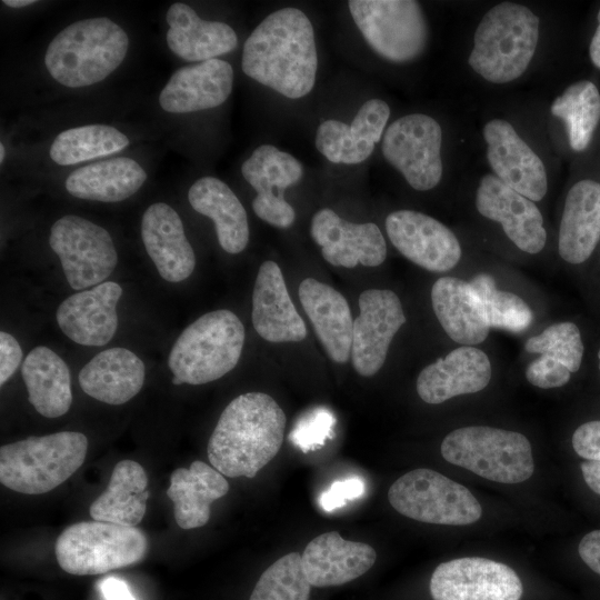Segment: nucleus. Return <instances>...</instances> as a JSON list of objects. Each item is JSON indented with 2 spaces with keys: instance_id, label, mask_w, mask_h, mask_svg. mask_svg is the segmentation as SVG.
<instances>
[{
  "instance_id": "f03ea898",
  "label": "nucleus",
  "mask_w": 600,
  "mask_h": 600,
  "mask_svg": "<svg viewBox=\"0 0 600 600\" xmlns=\"http://www.w3.org/2000/svg\"><path fill=\"white\" fill-rule=\"evenodd\" d=\"M286 421L281 407L267 393L236 397L209 439L211 466L229 478H253L279 452Z\"/></svg>"
},
{
  "instance_id": "603ef678",
  "label": "nucleus",
  "mask_w": 600,
  "mask_h": 600,
  "mask_svg": "<svg viewBox=\"0 0 600 600\" xmlns=\"http://www.w3.org/2000/svg\"><path fill=\"white\" fill-rule=\"evenodd\" d=\"M33 0H3L2 3L11 8H22L34 3Z\"/></svg>"
},
{
  "instance_id": "09e8293b",
  "label": "nucleus",
  "mask_w": 600,
  "mask_h": 600,
  "mask_svg": "<svg viewBox=\"0 0 600 600\" xmlns=\"http://www.w3.org/2000/svg\"><path fill=\"white\" fill-rule=\"evenodd\" d=\"M104 600H136L128 584L118 578L107 577L100 582Z\"/></svg>"
},
{
  "instance_id": "0eeeda50",
  "label": "nucleus",
  "mask_w": 600,
  "mask_h": 600,
  "mask_svg": "<svg viewBox=\"0 0 600 600\" xmlns=\"http://www.w3.org/2000/svg\"><path fill=\"white\" fill-rule=\"evenodd\" d=\"M450 463L501 483H519L533 473L529 440L521 433L491 427L470 426L453 430L441 443Z\"/></svg>"
},
{
  "instance_id": "c03bdc74",
  "label": "nucleus",
  "mask_w": 600,
  "mask_h": 600,
  "mask_svg": "<svg viewBox=\"0 0 600 600\" xmlns=\"http://www.w3.org/2000/svg\"><path fill=\"white\" fill-rule=\"evenodd\" d=\"M366 491V483L361 477L351 476L337 480L324 490L319 499L320 508L326 512H333L347 502L359 499Z\"/></svg>"
},
{
  "instance_id": "f8f14e48",
  "label": "nucleus",
  "mask_w": 600,
  "mask_h": 600,
  "mask_svg": "<svg viewBox=\"0 0 600 600\" xmlns=\"http://www.w3.org/2000/svg\"><path fill=\"white\" fill-rule=\"evenodd\" d=\"M442 130L423 113L394 120L382 137V154L416 190L434 188L442 177Z\"/></svg>"
},
{
  "instance_id": "4c0bfd02",
  "label": "nucleus",
  "mask_w": 600,
  "mask_h": 600,
  "mask_svg": "<svg viewBox=\"0 0 600 600\" xmlns=\"http://www.w3.org/2000/svg\"><path fill=\"white\" fill-rule=\"evenodd\" d=\"M129 139L107 124H87L60 132L51 143L49 156L57 164L71 166L123 150Z\"/></svg>"
},
{
  "instance_id": "1a4fd4ad",
  "label": "nucleus",
  "mask_w": 600,
  "mask_h": 600,
  "mask_svg": "<svg viewBox=\"0 0 600 600\" xmlns=\"http://www.w3.org/2000/svg\"><path fill=\"white\" fill-rule=\"evenodd\" d=\"M388 499L399 513L427 523L466 526L482 514L479 501L464 486L431 469L411 470L397 479Z\"/></svg>"
},
{
  "instance_id": "a878e982",
  "label": "nucleus",
  "mask_w": 600,
  "mask_h": 600,
  "mask_svg": "<svg viewBox=\"0 0 600 600\" xmlns=\"http://www.w3.org/2000/svg\"><path fill=\"white\" fill-rule=\"evenodd\" d=\"M376 559L377 553L371 546L346 540L337 531L312 539L301 554L303 571L314 587L352 581L366 573Z\"/></svg>"
},
{
  "instance_id": "49530a36",
  "label": "nucleus",
  "mask_w": 600,
  "mask_h": 600,
  "mask_svg": "<svg viewBox=\"0 0 600 600\" xmlns=\"http://www.w3.org/2000/svg\"><path fill=\"white\" fill-rule=\"evenodd\" d=\"M22 359V350L17 339L8 332H0V384L3 386L14 373Z\"/></svg>"
},
{
  "instance_id": "c756f323",
  "label": "nucleus",
  "mask_w": 600,
  "mask_h": 600,
  "mask_svg": "<svg viewBox=\"0 0 600 600\" xmlns=\"http://www.w3.org/2000/svg\"><path fill=\"white\" fill-rule=\"evenodd\" d=\"M600 240V183L580 180L569 190L559 228L558 251L572 264L589 259Z\"/></svg>"
},
{
  "instance_id": "393cba45",
  "label": "nucleus",
  "mask_w": 600,
  "mask_h": 600,
  "mask_svg": "<svg viewBox=\"0 0 600 600\" xmlns=\"http://www.w3.org/2000/svg\"><path fill=\"white\" fill-rule=\"evenodd\" d=\"M141 237L162 279L180 282L193 272V249L186 237L181 218L169 204L157 202L146 209L141 220Z\"/></svg>"
},
{
  "instance_id": "2eb2a0df",
  "label": "nucleus",
  "mask_w": 600,
  "mask_h": 600,
  "mask_svg": "<svg viewBox=\"0 0 600 600\" xmlns=\"http://www.w3.org/2000/svg\"><path fill=\"white\" fill-rule=\"evenodd\" d=\"M243 178L257 191L252 209L263 221L277 228H289L296 212L284 200V190L302 177L301 162L271 144L258 147L241 167Z\"/></svg>"
},
{
  "instance_id": "c9c22d12",
  "label": "nucleus",
  "mask_w": 600,
  "mask_h": 600,
  "mask_svg": "<svg viewBox=\"0 0 600 600\" xmlns=\"http://www.w3.org/2000/svg\"><path fill=\"white\" fill-rule=\"evenodd\" d=\"M147 487L148 477L140 463L119 461L107 489L90 506L92 520L137 527L146 513Z\"/></svg>"
},
{
  "instance_id": "2f4dec72",
  "label": "nucleus",
  "mask_w": 600,
  "mask_h": 600,
  "mask_svg": "<svg viewBox=\"0 0 600 600\" xmlns=\"http://www.w3.org/2000/svg\"><path fill=\"white\" fill-rule=\"evenodd\" d=\"M228 491L224 476L197 460L188 469L179 468L171 473L167 496L173 502L177 524L182 529H194L209 521L211 503Z\"/></svg>"
},
{
  "instance_id": "9d476101",
  "label": "nucleus",
  "mask_w": 600,
  "mask_h": 600,
  "mask_svg": "<svg viewBox=\"0 0 600 600\" xmlns=\"http://www.w3.org/2000/svg\"><path fill=\"white\" fill-rule=\"evenodd\" d=\"M350 13L367 43L382 58L407 62L424 50L428 27L412 0H351Z\"/></svg>"
},
{
  "instance_id": "20e7f679",
  "label": "nucleus",
  "mask_w": 600,
  "mask_h": 600,
  "mask_svg": "<svg viewBox=\"0 0 600 600\" xmlns=\"http://www.w3.org/2000/svg\"><path fill=\"white\" fill-rule=\"evenodd\" d=\"M539 39V18L527 7L502 2L479 22L470 67L492 83L519 78L528 68Z\"/></svg>"
},
{
  "instance_id": "79ce46f5",
  "label": "nucleus",
  "mask_w": 600,
  "mask_h": 600,
  "mask_svg": "<svg viewBox=\"0 0 600 600\" xmlns=\"http://www.w3.org/2000/svg\"><path fill=\"white\" fill-rule=\"evenodd\" d=\"M333 422L328 410L317 409L297 424L290 439L302 452L314 451L332 437Z\"/></svg>"
},
{
  "instance_id": "cd10ccee",
  "label": "nucleus",
  "mask_w": 600,
  "mask_h": 600,
  "mask_svg": "<svg viewBox=\"0 0 600 600\" xmlns=\"http://www.w3.org/2000/svg\"><path fill=\"white\" fill-rule=\"evenodd\" d=\"M143 361L126 348H110L94 356L79 372V384L91 398L112 406L123 404L141 390Z\"/></svg>"
},
{
  "instance_id": "423d86ee",
  "label": "nucleus",
  "mask_w": 600,
  "mask_h": 600,
  "mask_svg": "<svg viewBox=\"0 0 600 600\" xmlns=\"http://www.w3.org/2000/svg\"><path fill=\"white\" fill-rule=\"evenodd\" d=\"M87 449V437L76 431L29 437L3 444L0 448V481L24 494L49 492L82 466Z\"/></svg>"
},
{
  "instance_id": "4be33fe9",
  "label": "nucleus",
  "mask_w": 600,
  "mask_h": 600,
  "mask_svg": "<svg viewBox=\"0 0 600 600\" xmlns=\"http://www.w3.org/2000/svg\"><path fill=\"white\" fill-rule=\"evenodd\" d=\"M252 323L257 333L273 343L300 342L307 336L278 263H261L252 292Z\"/></svg>"
},
{
  "instance_id": "e433bc0d",
  "label": "nucleus",
  "mask_w": 600,
  "mask_h": 600,
  "mask_svg": "<svg viewBox=\"0 0 600 600\" xmlns=\"http://www.w3.org/2000/svg\"><path fill=\"white\" fill-rule=\"evenodd\" d=\"M550 112L564 122L570 147L582 151L600 121L599 90L589 80L574 82L553 100Z\"/></svg>"
},
{
  "instance_id": "37998d69",
  "label": "nucleus",
  "mask_w": 600,
  "mask_h": 600,
  "mask_svg": "<svg viewBox=\"0 0 600 600\" xmlns=\"http://www.w3.org/2000/svg\"><path fill=\"white\" fill-rule=\"evenodd\" d=\"M571 372L554 358L541 354L526 370L527 380L542 389L559 388L570 379Z\"/></svg>"
},
{
  "instance_id": "5701e85b",
  "label": "nucleus",
  "mask_w": 600,
  "mask_h": 600,
  "mask_svg": "<svg viewBox=\"0 0 600 600\" xmlns=\"http://www.w3.org/2000/svg\"><path fill=\"white\" fill-rule=\"evenodd\" d=\"M233 70L221 59L178 69L161 90L159 103L170 113H188L222 104L232 91Z\"/></svg>"
},
{
  "instance_id": "412c9836",
  "label": "nucleus",
  "mask_w": 600,
  "mask_h": 600,
  "mask_svg": "<svg viewBox=\"0 0 600 600\" xmlns=\"http://www.w3.org/2000/svg\"><path fill=\"white\" fill-rule=\"evenodd\" d=\"M390 117L388 103L380 99L366 101L352 123L323 121L316 134V147L333 163L356 164L372 153Z\"/></svg>"
},
{
  "instance_id": "7ed1b4c3",
  "label": "nucleus",
  "mask_w": 600,
  "mask_h": 600,
  "mask_svg": "<svg viewBox=\"0 0 600 600\" xmlns=\"http://www.w3.org/2000/svg\"><path fill=\"white\" fill-rule=\"evenodd\" d=\"M128 47L126 31L114 21L104 17L79 20L51 40L44 64L60 84L86 87L113 72L123 61Z\"/></svg>"
},
{
  "instance_id": "bb28decb",
  "label": "nucleus",
  "mask_w": 600,
  "mask_h": 600,
  "mask_svg": "<svg viewBox=\"0 0 600 600\" xmlns=\"http://www.w3.org/2000/svg\"><path fill=\"white\" fill-rule=\"evenodd\" d=\"M299 298L330 359L346 363L351 356L353 321L346 298L313 278L299 286Z\"/></svg>"
},
{
  "instance_id": "39448f33",
  "label": "nucleus",
  "mask_w": 600,
  "mask_h": 600,
  "mask_svg": "<svg viewBox=\"0 0 600 600\" xmlns=\"http://www.w3.org/2000/svg\"><path fill=\"white\" fill-rule=\"evenodd\" d=\"M244 327L232 311L214 310L189 324L173 343L168 366L176 386L220 379L238 363Z\"/></svg>"
},
{
  "instance_id": "ea45409f",
  "label": "nucleus",
  "mask_w": 600,
  "mask_h": 600,
  "mask_svg": "<svg viewBox=\"0 0 600 600\" xmlns=\"http://www.w3.org/2000/svg\"><path fill=\"white\" fill-rule=\"evenodd\" d=\"M310 587L301 554L291 552L261 574L249 600H309Z\"/></svg>"
},
{
  "instance_id": "c85d7f7f",
  "label": "nucleus",
  "mask_w": 600,
  "mask_h": 600,
  "mask_svg": "<svg viewBox=\"0 0 600 600\" xmlns=\"http://www.w3.org/2000/svg\"><path fill=\"white\" fill-rule=\"evenodd\" d=\"M169 49L187 61H206L226 54L238 46L234 30L221 21H207L188 4L176 2L166 16Z\"/></svg>"
},
{
  "instance_id": "a18cd8bd",
  "label": "nucleus",
  "mask_w": 600,
  "mask_h": 600,
  "mask_svg": "<svg viewBox=\"0 0 600 600\" xmlns=\"http://www.w3.org/2000/svg\"><path fill=\"white\" fill-rule=\"evenodd\" d=\"M572 447L586 460L600 461V420L579 426L572 436Z\"/></svg>"
},
{
  "instance_id": "ddd939ff",
  "label": "nucleus",
  "mask_w": 600,
  "mask_h": 600,
  "mask_svg": "<svg viewBox=\"0 0 600 600\" xmlns=\"http://www.w3.org/2000/svg\"><path fill=\"white\" fill-rule=\"evenodd\" d=\"M522 583L509 566L486 558L439 564L430 580L433 600H520Z\"/></svg>"
},
{
  "instance_id": "58836bf2",
  "label": "nucleus",
  "mask_w": 600,
  "mask_h": 600,
  "mask_svg": "<svg viewBox=\"0 0 600 600\" xmlns=\"http://www.w3.org/2000/svg\"><path fill=\"white\" fill-rule=\"evenodd\" d=\"M469 284L482 302L490 328L521 332L531 324L533 312L526 301L512 292L498 290L490 274L479 273Z\"/></svg>"
},
{
  "instance_id": "5fc2aeb1",
  "label": "nucleus",
  "mask_w": 600,
  "mask_h": 600,
  "mask_svg": "<svg viewBox=\"0 0 600 600\" xmlns=\"http://www.w3.org/2000/svg\"><path fill=\"white\" fill-rule=\"evenodd\" d=\"M598 360H599V370H600V349L598 351Z\"/></svg>"
},
{
  "instance_id": "a19ab883",
  "label": "nucleus",
  "mask_w": 600,
  "mask_h": 600,
  "mask_svg": "<svg viewBox=\"0 0 600 600\" xmlns=\"http://www.w3.org/2000/svg\"><path fill=\"white\" fill-rule=\"evenodd\" d=\"M524 349L554 358L571 373L580 369L584 351L579 328L568 321L552 324L540 334L529 338Z\"/></svg>"
},
{
  "instance_id": "f257e3e1",
  "label": "nucleus",
  "mask_w": 600,
  "mask_h": 600,
  "mask_svg": "<svg viewBox=\"0 0 600 600\" xmlns=\"http://www.w3.org/2000/svg\"><path fill=\"white\" fill-rule=\"evenodd\" d=\"M241 67L248 77L287 98L307 96L318 70L309 18L291 7L271 12L246 40Z\"/></svg>"
},
{
  "instance_id": "f3484780",
  "label": "nucleus",
  "mask_w": 600,
  "mask_h": 600,
  "mask_svg": "<svg viewBox=\"0 0 600 600\" xmlns=\"http://www.w3.org/2000/svg\"><path fill=\"white\" fill-rule=\"evenodd\" d=\"M483 137L494 176L531 201H540L548 190L544 166L514 128L506 120L493 119L486 123Z\"/></svg>"
},
{
  "instance_id": "a211bd4d",
  "label": "nucleus",
  "mask_w": 600,
  "mask_h": 600,
  "mask_svg": "<svg viewBox=\"0 0 600 600\" xmlns=\"http://www.w3.org/2000/svg\"><path fill=\"white\" fill-rule=\"evenodd\" d=\"M310 234L322 257L336 267H377L387 257L386 240L376 223L349 222L329 208L314 213Z\"/></svg>"
},
{
  "instance_id": "f704fd0d",
  "label": "nucleus",
  "mask_w": 600,
  "mask_h": 600,
  "mask_svg": "<svg viewBox=\"0 0 600 600\" xmlns=\"http://www.w3.org/2000/svg\"><path fill=\"white\" fill-rule=\"evenodd\" d=\"M146 179L147 173L137 161L120 157L74 170L64 186L71 196L79 199L118 202L134 194Z\"/></svg>"
},
{
  "instance_id": "de8ad7c7",
  "label": "nucleus",
  "mask_w": 600,
  "mask_h": 600,
  "mask_svg": "<svg viewBox=\"0 0 600 600\" xmlns=\"http://www.w3.org/2000/svg\"><path fill=\"white\" fill-rule=\"evenodd\" d=\"M578 552L582 561L600 576V530L587 533L579 543Z\"/></svg>"
},
{
  "instance_id": "72a5a7b5",
  "label": "nucleus",
  "mask_w": 600,
  "mask_h": 600,
  "mask_svg": "<svg viewBox=\"0 0 600 600\" xmlns=\"http://www.w3.org/2000/svg\"><path fill=\"white\" fill-rule=\"evenodd\" d=\"M29 402L46 418H58L72 403L71 379L67 363L44 346L33 348L21 369Z\"/></svg>"
},
{
  "instance_id": "9b49d317",
  "label": "nucleus",
  "mask_w": 600,
  "mask_h": 600,
  "mask_svg": "<svg viewBox=\"0 0 600 600\" xmlns=\"http://www.w3.org/2000/svg\"><path fill=\"white\" fill-rule=\"evenodd\" d=\"M49 244L74 290L102 283L118 263L110 233L79 216L68 214L58 219L51 227Z\"/></svg>"
},
{
  "instance_id": "b1692460",
  "label": "nucleus",
  "mask_w": 600,
  "mask_h": 600,
  "mask_svg": "<svg viewBox=\"0 0 600 600\" xmlns=\"http://www.w3.org/2000/svg\"><path fill=\"white\" fill-rule=\"evenodd\" d=\"M490 378L488 356L474 347L462 346L427 366L418 376L417 391L424 402L438 404L484 389Z\"/></svg>"
},
{
  "instance_id": "4468645a",
  "label": "nucleus",
  "mask_w": 600,
  "mask_h": 600,
  "mask_svg": "<svg viewBox=\"0 0 600 600\" xmlns=\"http://www.w3.org/2000/svg\"><path fill=\"white\" fill-rule=\"evenodd\" d=\"M360 314L353 321L351 359L363 377L383 366L390 343L406 322L399 297L388 289H369L359 297Z\"/></svg>"
},
{
  "instance_id": "dca6fc26",
  "label": "nucleus",
  "mask_w": 600,
  "mask_h": 600,
  "mask_svg": "<svg viewBox=\"0 0 600 600\" xmlns=\"http://www.w3.org/2000/svg\"><path fill=\"white\" fill-rule=\"evenodd\" d=\"M386 231L402 256L428 271L451 270L461 258V247L454 233L422 212H391L386 219Z\"/></svg>"
},
{
  "instance_id": "6ab92c4d",
  "label": "nucleus",
  "mask_w": 600,
  "mask_h": 600,
  "mask_svg": "<svg viewBox=\"0 0 600 600\" xmlns=\"http://www.w3.org/2000/svg\"><path fill=\"white\" fill-rule=\"evenodd\" d=\"M476 207L480 214L499 222L520 250L534 254L544 248L547 232L538 207L494 174L481 178Z\"/></svg>"
},
{
  "instance_id": "6e6552de",
  "label": "nucleus",
  "mask_w": 600,
  "mask_h": 600,
  "mask_svg": "<svg viewBox=\"0 0 600 600\" xmlns=\"http://www.w3.org/2000/svg\"><path fill=\"white\" fill-rule=\"evenodd\" d=\"M148 539L137 527L104 521H82L64 529L56 541V557L62 570L93 576L141 561Z\"/></svg>"
},
{
  "instance_id": "aec40b11",
  "label": "nucleus",
  "mask_w": 600,
  "mask_h": 600,
  "mask_svg": "<svg viewBox=\"0 0 600 600\" xmlns=\"http://www.w3.org/2000/svg\"><path fill=\"white\" fill-rule=\"evenodd\" d=\"M120 284L106 281L64 299L57 309L61 331L81 346L107 344L118 328L117 303Z\"/></svg>"
},
{
  "instance_id": "864d4df0",
  "label": "nucleus",
  "mask_w": 600,
  "mask_h": 600,
  "mask_svg": "<svg viewBox=\"0 0 600 600\" xmlns=\"http://www.w3.org/2000/svg\"><path fill=\"white\" fill-rule=\"evenodd\" d=\"M4 154H6L4 146L2 143H0V161L1 162H3Z\"/></svg>"
},
{
  "instance_id": "3c124183",
  "label": "nucleus",
  "mask_w": 600,
  "mask_h": 600,
  "mask_svg": "<svg viewBox=\"0 0 600 600\" xmlns=\"http://www.w3.org/2000/svg\"><path fill=\"white\" fill-rule=\"evenodd\" d=\"M598 27L594 31V34L591 39L589 47V54L592 63L600 69V9L598 11Z\"/></svg>"
},
{
  "instance_id": "473e14b6",
  "label": "nucleus",
  "mask_w": 600,
  "mask_h": 600,
  "mask_svg": "<svg viewBox=\"0 0 600 600\" xmlns=\"http://www.w3.org/2000/svg\"><path fill=\"white\" fill-rule=\"evenodd\" d=\"M191 207L214 222L221 248L231 254L244 250L249 241L247 212L234 192L220 179L203 177L189 189Z\"/></svg>"
},
{
  "instance_id": "7c9ffc66",
  "label": "nucleus",
  "mask_w": 600,
  "mask_h": 600,
  "mask_svg": "<svg viewBox=\"0 0 600 600\" xmlns=\"http://www.w3.org/2000/svg\"><path fill=\"white\" fill-rule=\"evenodd\" d=\"M433 311L456 342L474 346L486 340L490 326L482 302L469 282L454 277L438 279L431 289Z\"/></svg>"
},
{
  "instance_id": "8fccbe9b",
  "label": "nucleus",
  "mask_w": 600,
  "mask_h": 600,
  "mask_svg": "<svg viewBox=\"0 0 600 600\" xmlns=\"http://www.w3.org/2000/svg\"><path fill=\"white\" fill-rule=\"evenodd\" d=\"M580 468L586 483L600 496V461L587 460Z\"/></svg>"
}]
</instances>
